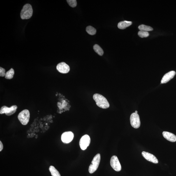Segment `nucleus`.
<instances>
[{
  "label": "nucleus",
  "mask_w": 176,
  "mask_h": 176,
  "mask_svg": "<svg viewBox=\"0 0 176 176\" xmlns=\"http://www.w3.org/2000/svg\"><path fill=\"white\" fill-rule=\"evenodd\" d=\"M33 13L31 5L27 4L24 6L20 13V17L23 20L28 19L32 17Z\"/></svg>",
  "instance_id": "obj_2"
},
{
  "label": "nucleus",
  "mask_w": 176,
  "mask_h": 176,
  "mask_svg": "<svg viewBox=\"0 0 176 176\" xmlns=\"http://www.w3.org/2000/svg\"><path fill=\"white\" fill-rule=\"evenodd\" d=\"M95 51L100 56H102L104 54V52L100 47L98 44H95L93 46Z\"/></svg>",
  "instance_id": "obj_15"
},
{
  "label": "nucleus",
  "mask_w": 176,
  "mask_h": 176,
  "mask_svg": "<svg viewBox=\"0 0 176 176\" xmlns=\"http://www.w3.org/2000/svg\"><path fill=\"white\" fill-rule=\"evenodd\" d=\"M49 170L52 176H61L58 171L53 166H50Z\"/></svg>",
  "instance_id": "obj_16"
},
{
  "label": "nucleus",
  "mask_w": 176,
  "mask_h": 176,
  "mask_svg": "<svg viewBox=\"0 0 176 176\" xmlns=\"http://www.w3.org/2000/svg\"><path fill=\"white\" fill-rule=\"evenodd\" d=\"M74 134L71 132H65L61 135L62 142L65 144H68L71 142L73 139Z\"/></svg>",
  "instance_id": "obj_9"
},
{
  "label": "nucleus",
  "mask_w": 176,
  "mask_h": 176,
  "mask_svg": "<svg viewBox=\"0 0 176 176\" xmlns=\"http://www.w3.org/2000/svg\"><path fill=\"white\" fill-rule=\"evenodd\" d=\"M6 74L5 70L1 67H0V76L2 77H5Z\"/></svg>",
  "instance_id": "obj_22"
},
{
  "label": "nucleus",
  "mask_w": 176,
  "mask_h": 176,
  "mask_svg": "<svg viewBox=\"0 0 176 176\" xmlns=\"http://www.w3.org/2000/svg\"><path fill=\"white\" fill-rule=\"evenodd\" d=\"M3 145L1 141H0V151H1L2 149H3Z\"/></svg>",
  "instance_id": "obj_23"
},
{
  "label": "nucleus",
  "mask_w": 176,
  "mask_h": 176,
  "mask_svg": "<svg viewBox=\"0 0 176 176\" xmlns=\"http://www.w3.org/2000/svg\"><path fill=\"white\" fill-rule=\"evenodd\" d=\"M57 69L58 71L62 74H67L70 71L69 66L64 62H62L58 64Z\"/></svg>",
  "instance_id": "obj_10"
},
{
  "label": "nucleus",
  "mask_w": 176,
  "mask_h": 176,
  "mask_svg": "<svg viewBox=\"0 0 176 176\" xmlns=\"http://www.w3.org/2000/svg\"><path fill=\"white\" fill-rule=\"evenodd\" d=\"M111 166L115 171L119 172L121 170V166L118 158L116 156H113L110 160Z\"/></svg>",
  "instance_id": "obj_7"
},
{
  "label": "nucleus",
  "mask_w": 176,
  "mask_h": 176,
  "mask_svg": "<svg viewBox=\"0 0 176 176\" xmlns=\"http://www.w3.org/2000/svg\"><path fill=\"white\" fill-rule=\"evenodd\" d=\"M67 1L69 6L72 8L76 7L77 6V1L76 0H67Z\"/></svg>",
  "instance_id": "obj_21"
},
{
  "label": "nucleus",
  "mask_w": 176,
  "mask_h": 176,
  "mask_svg": "<svg viewBox=\"0 0 176 176\" xmlns=\"http://www.w3.org/2000/svg\"><path fill=\"white\" fill-rule=\"evenodd\" d=\"M86 30L87 33L90 35H93L96 34V30L91 26L87 27Z\"/></svg>",
  "instance_id": "obj_19"
},
{
  "label": "nucleus",
  "mask_w": 176,
  "mask_h": 176,
  "mask_svg": "<svg viewBox=\"0 0 176 176\" xmlns=\"http://www.w3.org/2000/svg\"><path fill=\"white\" fill-rule=\"evenodd\" d=\"M14 74V70L13 69L11 68L6 72L5 78L7 79H12L13 78Z\"/></svg>",
  "instance_id": "obj_17"
},
{
  "label": "nucleus",
  "mask_w": 176,
  "mask_h": 176,
  "mask_svg": "<svg viewBox=\"0 0 176 176\" xmlns=\"http://www.w3.org/2000/svg\"><path fill=\"white\" fill-rule=\"evenodd\" d=\"M100 160V155L98 154L95 156L89 166V172L90 173H94L98 168Z\"/></svg>",
  "instance_id": "obj_4"
},
{
  "label": "nucleus",
  "mask_w": 176,
  "mask_h": 176,
  "mask_svg": "<svg viewBox=\"0 0 176 176\" xmlns=\"http://www.w3.org/2000/svg\"><path fill=\"white\" fill-rule=\"evenodd\" d=\"M138 28H139L140 31H143L147 32L152 31L153 30V29L152 27L146 26V25H140V26L138 27Z\"/></svg>",
  "instance_id": "obj_18"
},
{
  "label": "nucleus",
  "mask_w": 176,
  "mask_h": 176,
  "mask_svg": "<svg viewBox=\"0 0 176 176\" xmlns=\"http://www.w3.org/2000/svg\"><path fill=\"white\" fill-rule=\"evenodd\" d=\"M17 108V106L16 105H12L10 107H8L6 106H3L1 108L0 110V114H5L7 116H10L16 112Z\"/></svg>",
  "instance_id": "obj_5"
},
{
  "label": "nucleus",
  "mask_w": 176,
  "mask_h": 176,
  "mask_svg": "<svg viewBox=\"0 0 176 176\" xmlns=\"http://www.w3.org/2000/svg\"><path fill=\"white\" fill-rule=\"evenodd\" d=\"M18 118L23 125H26L29 123L30 119V113L27 109L23 110L20 113Z\"/></svg>",
  "instance_id": "obj_3"
},
{
  "label": "nucleus",
  "mask_w": 176,
  "mask_h": 176,
  "mask_svg": "<svg viewBox=\"0 0 176 176\" xmlns=\"http://www.w3.org/2000/svg\"><path fill=\"white\" fill-rule=\"evenodd\" d=\"M90 143V138L89 135H85L82 136L80 139L79 145L82 150L86 149L89 146Z\"/></svg>",
  "instance_id": "obj_8"
},
{
  "label": "nucleus",
  "mask_w": 176,
  "mask_h": 176,
  "mask_svg": "<svg viewBox=\"0 0 176 176\" xmlns=\"http://www.w3.org/2000/svg\"><path fill=\"white\" fill-rule=\"evenodd\" d=\"M163 137L165 139L171 142H174L176 141V136L172 133L167 132H162Z\"/></svg>",
  "instance_id": "obj_13"
},
{
  "label": "nucleus",
  "mask_w": 176,
  "mask_h": 176,
  "mask_svg": "<svg viewBox=\"0 0 176 176\" xmlns=\"http://www.w3.org/2000/svg\"><path fill=\"white\" fill-rule=\"evenodd\" d=\"M135 113H137V114L138 112H137V111H135Z\"/></svg>",
  "instance_id": "obj_24"
},
{
  "label": "nucleus",
  "mask_w": 176,
  "mask_h": 176,
  "mask_svg": "<svg viewBox=\"0 0 176 176\" xmlns=\"http://www.w3.org/2000/svg\"><path fill=\"white\" fill-rule=\"evenodd\" d=\"M130 122L132 126L135 129H138L140 126L141 122L139 115L137 113H133L130 115Z\"/></svg>",
  "instance_id": "obj_6"
},
{
  "label": "nucleus",
  "mask_w": 176,
  "mask_h": 176,
  "mask_svg": "<svg viewBox=\"0 0 176 176\" xmlns=\"http://www.w3.org/2000/svg\"><path fill=\"white\" fill-rule=\"evenodd\" d=\"M142 155L143 157L148 161L155 164H157L158 163V160L157 158L154 155L145 151H143L142 152Z\"/></svg>",
  "instance_id": "obj_11"
},
{
  "label": "nucleus",
  "mask_w": 176,
  "mask_h": 176,
  "mask_svg": "<svg viewBox=\"0 0 176 176\" xmlns=\"http://www.w3.org/2000/svg\"><path fill=\"white\" fill-rule=\"evenodd\" d=\"M132 24V22L130 21H124L120 22L118 23V27L119 29H123L129 27Z\"/></svg>",
  "instance_id": "obj_14"
},
{
  "label": "nucleus",
  "mask_w": 176,
  "mask_h": 176,
  "mask_svg": "<svg viewBox=\"0 0 176 176\" xmlns=\"http://www.w3.org/2000/svg\"><path fill=\"white\" fill-rule=\"evenodd\" d=\"M93 98L98 106L102 108L107 109L110 107L109 102L103 96L99 94H95L93 96Z\"/></svg>",
  "instance_id": "obj_1"
},
{
  "label": "nucleus",
  "mask_w": 176,
  "mask_h": 176,
  "mask_svg": "<svg viewBox=\"0 0 176 176\" xmlns=\"http://www.w3.org/2000/svg\"><path fill=\"white\" fill-rule=\"evenodd\" d=\"M138 35L142 38H146L149 36V33L147 31H140L138 33Z\"/></svg>",
  "instance_id": "obj_20"
},
{
  "label": "nucleus",
  "mask_w": 176,
  "mask_h": 176,
  "mask_svg": "<svg viewBox=\"0 0 176 176\" xmlns=\"http://www.w3.org/2000/svg\"><path fill=\"white\" fill-rule=\"evenodd\" d=\"M175 74V72L174 71H171L167 73L162 78L161 82V84L166 83L174 77Z\"/></svg>",
  "instance_id": "obj_12"
}]
</instances>
